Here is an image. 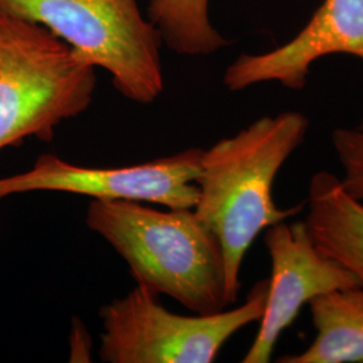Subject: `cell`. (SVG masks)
I'll use <instances>...</instances> for the list:
<instances>
[{"instance_id":"cell-1","label":"cell","mask_w":363,"mask_h":363,"mask_svg":"<svg viewBox=\"0 0 363 363\" xmlns=\"http://www.w3.org/2000/svg\"><path fill=\"white\" fill-rule=\"evenodd\" d=\"M308 128L306 115L286 111L261 117L234 136L202 150L194 211L220 241L232 304L238 298L241 267L253 241L267 228L304 210V205L277 206L272 187Z\"/></svg>"},{"instance_id":"cell-8","label":"cell","mask_w":363,"mask_h":363,"mask_svg":"<svg viewBox=\"0 0 363 363\" xmlns=\"http://www.w3.org/2000/svg\"><path fill=\"white\" fill-rule=\"evenodd\" d=\"M331 54L363 61V0H325L295 38L272 52L240 55L226 69L223 84L238 91L276 81L301 91L312 64Z\"/></svg>"},{"instance_id":"cell-6","label":"cell","mask_w":363,"mask_h":363,"mask_svg":"<svg viewBox=\"0 0 363 363\" xmlns=\"http://www.w3.org/2000/svg\"><path fill=\"white\" fill-rule=\"evenodd\" d=\"M201 155V148H189L128 167L94 169L45 154L26 172L0 178V199L33 191H55L99 201L128 199L163 208H194Z\"/></svg>"},{"instance_id":"cell-2","label":"cell","mask_w":363,"mask_h":363,"mask_svg":"<svg viewBox=\"0 0 363 363\" xmlns=\"http://www.w3.org/2000/svg\"><path fill=\"white\" fill-rule=\"evenodd\" d=\"M86 225L128 264L138 286L167 295L189 311L208 315L230 303L223 250L194 208L93 199Z\"/></svg>"},{"instance_id":"cell-9","label":"cell","mask_w":363,"mask_h":363,"mask_svg":"<svg viewBox=\"0 0 363 363\" xmlns=\"http://www.w3.org/2000/svg\"><path fill=\"white\" fill-rule=\"evenodd\" d=\"M304 222L316 247L355 273L363 286V203L343 190L334 174L312 175Z\"/></svg>"},{"instance_id":"cell-5","label":"cell","mask_w":363,"mask_h":363,"mask_svg":"<svg viewBox=\"0 0 363 363\" xmlns=\"http://www.w3.org/2000/svg\"><path fill=\"white\" fill-rule=\"evenodd\" d=\"M268 279L250 289L244 304L208 315H179L159 295L136 286L100 311L99 357L108 363H211L240 330L259 322Z\"/></svg>"},{"instance_id":"cell-10","label":"cell","mask_w":363,"mask_h":363,"mask_svg":"<svg viewBox=\"0 0 363 363\" xmlns=\"http://www.w3.org/2000/svg\"><path fill=\"white\" fill-rule=\"evenodd\" d=\"M316 337L279 363H363V286L340 289L310 303Z\"/></svg>"},{"instance_id":"cell-11","label":"cell","mask_w":363,"mask_h":363,"mask_svg":"<svg viewBox=\"0 0 363 363\" xmlns=\"http://www.w3.org/2000/svg\"><path fill=\"white\" fill-rule=\"evenodd\" d=\"M163 43L182 55H208L229 45L208 18V0H151L147 11Z\"/></svg>"},{"instance_id":"cell-4","label":"cell","mask_w":363,"mask_h":363,"mask_svg":"<svg viewBox=\"0 0 363 363\" xmlns=\"http://www.w3.org/2000/svg\"><path fill=\"white\" fill-rule=\"evenodd\" d=\"M0 10L46 27L133 103L151 104L164 89L163 40L138 0H0Z\"/></svg>"},{"instance_id":"cell-12","label":"cell","mask_w":363,"mask_h":363,"mask_svg":"<svg viewBox=\"0 0 363 363\" xmlns=\"http://www.w3.org/2000/svg\"><path fill=\"white\" fill-rule=\"evenodd\" d=\"M331 143L343 169L339 178L343 190L363 203V116L354 127L333 130Z\"/></svg>"},{"instance_id":"cell-7","label":"cell","mask_w":363,"mask_h":363,"mask_svg":"<svg viewBox=\"0 0 363 363\" xmlns=\"http://www.w3.org/2000/svg\"><path fill=\"white\" fill-rule=\"evenodd\" d=\"M264 232L272 273L259 333L244 363L271 362L281 334L313 298L362 286L355 273L316 247L304 220H281Z\"/></svg>"},{"instance_id":"cell-3","label":"cell","mask_w":363,"mask_h":363,"mask_svg":"<svg viewBox=\"0 0 363 363\" xmlns=\"http://www.w3.org/2000/svg\"><path fill=\"white\" fill-rule=\"evenodd\" d=\"M96 67L46 27L0 10V150L84 113L96 91Z\"/></svg>"}]
</instances>
